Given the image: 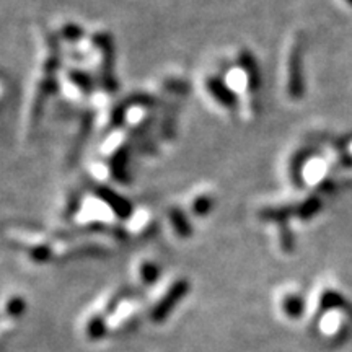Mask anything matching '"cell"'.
<instances>
[{
    "label": "cell",
    "instance_id": "obj_12",
    "mask_svg": "<svg viewBox=\"0 0 352 352\" xmlns=\"http://www.w3.org/2000/svg\"><path fill=\"white\" fill-rule=\"evenodd\" d=\"M347 3H351V6H352V0H347Z\"/></svg>",
    "mask_w": 352,
    "mask_h": 352
},
{
    "label": "cell",
    "instance_id": "obj_7",
    "mask_svg": "<svg viewBox=\"0 0 352 352\" xmlns=\"http://www.w3.org/2000/svg\"><path fill=\"white\" fill-rule=\"evenodd\" d=\"M171 217H173V227L175 230L178 232L179 236H183V239H186V236L191 235V227H189V223L186 222V217H184L183 214L176 212V210H171Z\"/></svg>",
    "mask_w": 352,
    "mask_h": 352
},
{
    "label": "cell",
    "instance_id": "obj_11",
    "mask_svg": "<svg viewBox=\"0 0 352 352\" xmlns=\"http://www.w3.org/2000/svg\"><path fill=\"white\" fill-rule=\"evenodd\" d=\"M210 210V197L209 196H201L192 202V212L195 214H208Z\"/></svg>",
    "mask_w": 352,
    "mask_h": 352
},
{
    "label": "cell",
    "instance_id": "obj_1",
    "mask_svg": "<svg viewBox=\"0 0 352 352\" xmlns=\"http://www.w3.org/2000/svg\"><path fill=\"white\" fill-rule=\"evenodd\" d=\"M188 290H189V283L186 279L176 280V283L168 289V292L162 297V300L152 308V314H151L152 321H155V323H162V321L171 314V310L178 305V302L186 296Z\"/></svg>",
    "mask_w": 352,
    "mask_h": 352
},
{
    "label": "cell",
    "instance_id": "obj_5",
    "mask_svg": "<svg viewBox=\"0 0 352 352\" xmlns=\"http://www.w3.org/2000/svg\"><path fill=\"white\" fill-rule=\"evenodd\" d=\"M346 307V298L341 294L334 292V290H324L321 294L320 298V314L333 310V308H344Z\"/></svg>",
    "mask_w": 352,
    "mask_h": 352
},
{
    "label": "cell",
    "instance_id": "obj_9",
    "mask_svg": "<svg viewBox=\"0 0 352 352\" xmlns=\"http://www.w3.org/2000/svg\"><path fill=\"white\" fill-rule=\"evenodd\" d=\"M70 80L78 88H82V90H85V94H90V90L94 88V83H91V78L87 76L85 72H82V70H78V72H72L70 74Z\"/></svg>",
    "mask_w": 352,
    "mask_h": 352
},
{
    "label": "cell",
    "instance_id": "obj_3",
    "mask_svg": "<svg viewBox=\"0 0 352 352\" xmlns=\"http://www.w3.org/2000/svg\"><path fill=\"white\" fill-rule=\"evenodd\" d=\"M208 90L212 91L215 100L220 101L222 107L235 108V104H233L235 98H233L232 90L226 85V83L217 80V77H210V80H208Z\"/></svg>",
    "mask_w": 352,
    "mask_h": 352
},
{
    "label": "cell",
    "instance_id": "obj_10",
    "mask_svg": "<svg viewBox=\"0 0 352 352\" xmlns=\"http://www.w3.org/2000/svg\"><path fill=\"white\" fill-rule=\"evenodd\" d=\"M23 311H25V302L21 300L20 297L10 298V302L7 303L8 316H12V318H16V316H20L21 314H23Z\"/></svg>",
    "mask_w": 352,
    "mask_h": 352
},
{
    "label": "cell",
    "instance_id": "obj_8",
    "mask_svg": "<svg viewBox=\"0 0 352 352\" xmlns=\"http://www.w3.org/2000/svg\"><path fill=\"white\" fill-rule=\"evenodd\" d=\"M158 272H160V270H158L157 264L153 263H144L142 267H140V277H142L145 284L155 283L158 279Z\"/></svg>",
    "mask_w": 352,
    "mask_h": 352
},
{
    "label": "cell",
    "instance_id": "obj_2",
    "mask_svg": "<svg viewBox=\"0 0 352 352\" xmlns=\"http://www.w3.org/2000/svg\"><path fill=\"white\" fill-rule=\"evenodd\" d=\"M289 95L294 100L302 98L303 95V78H302V47L300 41H296V44L290 50L289 56Z\"/></svg>",
    "mask_w": 352,
    "mask_h": 352
},
{
    "label": "cell",
    "instance_id": "obj_4",
    "mask_svg": "<svg viewBox=\"0 0 352 352\" xmlns=\"http://www.w3.org/2000/svg\"><path fill=\"white\" fill-rule=\"evenodd\" d=\"M303 308H305V305H303V298L300 296H297V294H289V296L284 297L283 310L289 318H300L303 315Z\"/></svg>",
    "mask_w": 352,
    "mask_h": 352
},
{
    "label": "cell",
    "instance_id": "obj_6",
    "mask_svg": "<svg viewBox=\"0 0 352 352\" xmlns=\"http://www.w3.org/2000/svg\"><path fill=\"white\" fill-rule=\"evenodd\" d=\"M107 333V316L103 314H98L95 316H91L87 323V336L90 340H100V338L104 336Z\"/></svg>",
    "mask_w": 352,
    "mask_h": 352
}]
</instances>
